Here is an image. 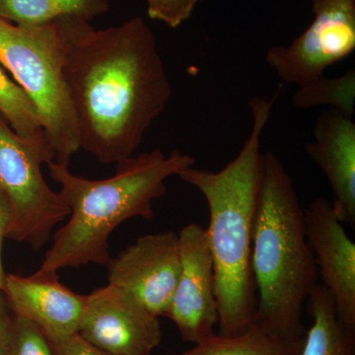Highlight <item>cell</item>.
<instances>
[{
  "instance_id": "23",
  "label": "cell",
  "mask_w": 355,
  "mask_h": 355,
  "mask_svg": "<svg viewBox=\"0 0 355 355\" xmlns=\"http://www.w3.org/2000/svg\"><path fill=\"white\" fill-rule=\"evenodd\" d=\"M12 224L13 212L10 202H9L6 196L4 195L3 191L0 190V289H3L6 277L3 266H2V244H3V240L9 237Z\"/></svg>"
},
{
  "instance_id": "11",
  "label": "cell",
  "mask_w": 355,
  "mask_h": 355,
  "mask_svg": "<svg viewBox=\"0 0 355 355\" xmlns=\"http://www.w3.org/2000/svg\"><path fill=\"white\" fill-rule=\"evenodd\" d=\"M308 243L322 286L333 296L340 320L355 330V244L331 200L318 198L304 210Z\"/></svg>"
},
{
  "instance_id": "1",
  "label": "cell",
  "mask_w": 355,
  "mask_h": 355,
  "mask_svg": "<svg viewBox=\"0 0 355 355\" xmlns=\"http://www.w3.org/2000/svg\"><path fill=\"white\" fill-rule=\"evenodd\" d=\"M55 23L80 149L105 165L132 157L172 97L153 30L141 17L107 29L81 18Z\"/></svg>"
},
{
  "instance_id": "3",
  "label": "cell",
  "mask_w": 355,
  "mask_h": 355,
  "mask_svg": "<svg viewBox=\"0 0 355 355\" xmlns=\"http://www.w3.org/2000/svg\"><path fill=\"white\" fill-rule=\"evenodd\" d=\"M195 164V157L177 149L170 154L155 149L116 163L113 177L89 180L72 174L69 166L48 161L69 218L53 235V246L37 272L108 265L109 238L116 228L133 217L153 219L154 200L167 191L166 180Z\"/></svg>"
},
{
  "instance_id": "14",
  "label": "cell",
  "mask_w": 355,
  "mask_h": 355,
  "mask_svg": "<svg viewBox=\"0 0 355 355\" xmlns=\"http://www.w3.org/2000/svg\"><path fill=\"white\" fill-rule=\"evenodd\" d=\"M306 305L312 323L298 355H355V330L338 317L330 291L318 284Z\"/></svg>"
},
{
  "instance_id": "17",
  "label": "cell",
  "mask_w": 355,
  "mask_h": 355,
  "mask_svg": "<svg viewBox=\"0 0 355 355\" xmlns=\"http://www.w3.org/2000/svg\"><path fill=\"white\" fill-rule=\"evenodd\" d=\"M0 116L23 139L33 144L49 146L39 114L31 100L26 95L22 88L7 76L1 65H0Z\"/></svg>"
},
{
  "instance_id": "6",
  "label": "cell",
  "mask_w": 355,
  "mask_h": 355,
  "mask_svg": "<svg viewBox=\"0 0 355 355\" xmlns=\"http://www.w3.org/2000/svg\"><path fill=\"white\" fill-rule=\"evenodd\" d=\"M55 160L46 144L20 137L0 116V190L10 202L13 224L8 238L38 252L58 223L69 216L60 193L44 180L42 164Z\"/></svg>"
},
{
  "instance_id": "12",
  "label": "cell",
  "mask_w": 355,
  "mask_h": 355,
  "mask_svg": "<svg viewBox=\"0 0 355 355\" xmlns=\"http://www.w3.org/2000/svg\"><path fill=\"white\" fill-rule=\"evenodd\" d=\"M2 291L13 314L37 324L51 343L78 334L87 295L64 286L58 272L6 275Z\"/></svg>"
},
{
  "instance_id": "4",
  "label": "cell",
  "mask_w": 355,
  "mask_h": 355,
  "mask_svg": "<svg viewBox=\"0 0 355 355\" xmlns=\"http://www.w3.org/2000/svg\"><path fill=\"white\" fill-rule=\"evenodd\" d=\"M252 270L258 297L254 321L282 336H304L303 311L319 275L297 191L272 151L263 153Z\"/></svg>"
},
{
  "instance_id": "19",
  "label": "cell",
  "mask_w": 355,
  "mask_h": 355,
  "mask_svg": "<svg viewBox=\"0 0 355 355\" xmlns=\"http://www.w3.org/2000/svg\"><path fill=\"white\" fill-rule=\"evenodd\" d=\"M10 355H55L51 343L37 324L14 315Z\"/></svg>"
},
{
  "instance_id": "9",
  "label": "cell",
  "mask_w": 355,
  "mask_h": 355,
  "mask_svg": "<svg viewBox=\"0 0 355 355\" xmlns=\"http://www.w3.org/2000/svg\"><path fill=\"white\" fill-rule=\"evenodd\" d=\"M78 335L110 355H153L162 329L159 317L108 284L87 295Z\"/></svg>"
},
{
  "instance_id": "8",
  "label": "cell",
  "mask_w": 355,
  "mask_h": 355,
  "mask_svg": "<svg viewBox=\"0 0 355 355\" xmlns=\"http://www.w3.org/2000/svg\"><path fill=\"white\" fill-rule=\"evenodd\" d=\"M178 236L181 270L164 317L195 345L216 335L218 324L214 261L205 228L189 224Z\"/></svg>"
},
{
  "instance_id": "20",
  "label": "cell",
  "mask_w": 355,
  "mask_h": 355,
  "mask_svg": "<svg viewBox=\"0 0 355 355\" xmlns=\"http://www.w3.org/2000/svg\"><path fill=\"white\" fill-rule=\"evenodd\" d=\"M147 12L151 19L161 21L170 28L179 27L191 17L202 0H146Z\"/></svg>"
},
{
  "instance_id": "5",
  "label": "cell",
  "mask_w": 355,
  "mask_h": 355,
  "mask_svg": "<svg viewBox=\"0 0 355 355\" xmlns=\"http://www.w3.org/2000/svg\"><path fill=\"white\" fill-rule=\"evenodd\" d=\"M0 64L36 108L55 162L69 166L80 144L55 23L15 24L0 18Z\"/></svg>"
},
{
  "instance_id": "18",
  "label": "cell",
  "mask_w": 355,
  "mask_h": 355,
  "mask_svg": "<svg viewBox=\"0 0 355 355\" xmlns=\"http://www.w3.org/2000/svg\"><path fill=\"white\" fill-rule=\"evenodd\" d=\"M292 103L300 109L328 105L331 109L354 118L355 112V70L335 78L320 77L312 83L299 86Z\"/></svg>"
},
{
  "instance_id": "13",
  "label": "cell",
  "mask_w": 355,
  "mask_h": 355,
  "mask_svg": "<svg viewBox=\"0 0 355 355\" xmlns=\"http://www.w3.org/2000/svg\"><path fill=\"white\" fill-rule=\"evenodd\" d=\"M305 144L311 160L324 173L333 191V205L343 223L355 225V123L336 110L322 112Z\"/></svg>"
},
{
  "instance_id": "7",
  "label": "cell",
  "mask_w": 355,
  "mask_h": 355,
  "mask_svg": "<svg viewBox=\"0 0 355 355\" xmlns=\"http://www.w3.org/2000/svg\"><path fill=\"white\" fill-rule=\"evenodd\" d=\"M314 20L289 46H273L266 62L286 83L303 86L324 76L355 50V0H313Z\"/></svg>"
},
{
  "instance_id": "10",
  "label": "cell",
  "mask_w": 355,
  "mask_h": 355,
  "mask_svg": "<svg viewBox=\"0 0 355 355\" xmlns=\"http://www.w3.org/2000/svg\"><path fill=\"white\" fill-rule=\"evenodd\" d=\"M108 266L109 284L164 316L181 270L179 236L174 231L141 236Z\"/></svg>"
},
{
  "instance_id": "16",
  "label": "cell",
  "mask_w": 355,
  "mask_h": 355,
  "mask_svg": "<svg viewBox=\"0 0 355 355\" xmlns=\"http://www.w3.org/2000/svg\"><path fill=\"white\" fill-rule=\"evenodd\" d=\"M108 0H0V18L15 24H46L62 18L90 21L109 10Z\"/></svg>"
},
{
  "instance_id": "15",
  "label": "cell",
  "mask_w": 355,
  "mask_h": 355,
  "mask_svg": "<svg viewBox=\"0 0 355 355\" xmlns=\"http://www.w3.org/2000/svg\"><path fill=\"white\" fill-rule=\"evenodd\" d=\"M304 336H282L254 321L241 334L224 336L216 333L179 355H298Z\"/></svg>"
},
{
  "instance_id": "21",
  "label": "cell",
  "mask_w": 355,
  "mask_h": 355,
  "mask_svg": "<svg viewBox=\"0 0 355 355\" xmlns=\"http://www.w3.org/2000/svg\"><path fill=\"white\" fill-rule=\"evenodd\" d=\"M14 330V314L0 289V355H10Z\"/></svg>"
},
{
  "instance_id": "22",
  "label": "cell",
  "mask_w": 355,
  "mask_h": 355,
  "mask_svg": "<svg viewBox=\"0 0 355 355\" xmlns=\"http://www.w3.org/2000/svg\"><path fill=\"white\" fill-rule=\"evenodd\" d=\"M51 345L55 355H110L93 347L78 334L60 342L51 343Z\"/></svg>"
},
{
  "instance_id": "2",
  "label": "cell",
  "mask_w": 355,
  "mask_h": 355,
  "mask_svg": "<svg viewBox=\"0 0 355 355\" xmlns=\"http://www.w3.org/2000/svg\"><path fill=\"white\" fill-rule=\"evenodd\" d=\"M277 97V96H275ZM275 97H254L251 133L238 155L220 171L195 166L178 174L195 187L209 205L207 239L216 277L218 335L230 336L246 331L254 322L257 297L252 245L254 216L263 173L261 139L268 125Z\"/></svg>"
}]
</instances>
